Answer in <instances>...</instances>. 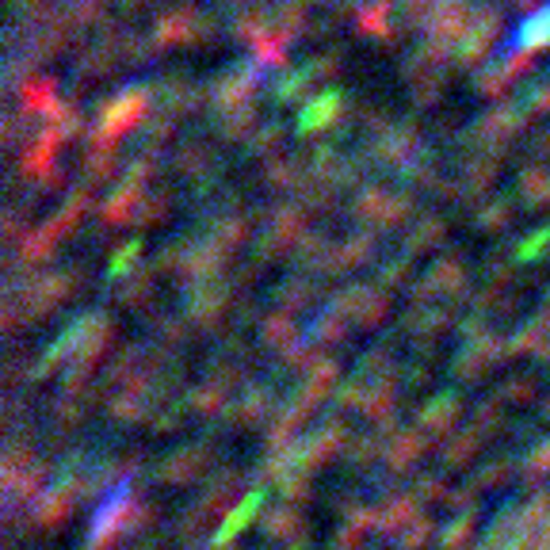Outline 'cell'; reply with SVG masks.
Returning <instances> with one entry per match:
<instances>
[{
  "mask_svg": "<svg viewBox=\"0 0 550 550\" xmlns=\"http://www.w3.org/2000/svg\"><path fill=\"white\" fill-rule=\"evenodd\" d=\"M333 104H336V96L333 92H325V96H317V100L310 104V107H306L302 111V115H298V123H302V131H306V126H317L321 119H325L329 115V111H333Z\"/></svg>",
  "mask_w": 550,
  "mask_h": 550,
  "instance_id": "obj_2",
  "label": "cell"
},
{
  "mask_svg": "<svg viewBox=\"0 0 550 550\" xmlns=\"http://www.w3.org/2000/svg\"><path fill=\"white\" fill-rule=\"evenodd\" d=\"M550 39V8L536 12L531 20L520 23V31H516V42L524 46V50H531V46H543Z\"/></svg>",
  "mask_w": 550,
  "mask_h": 550,
  "instance_id": "obj_1",
  "label": "cell"
}]
</instances>
